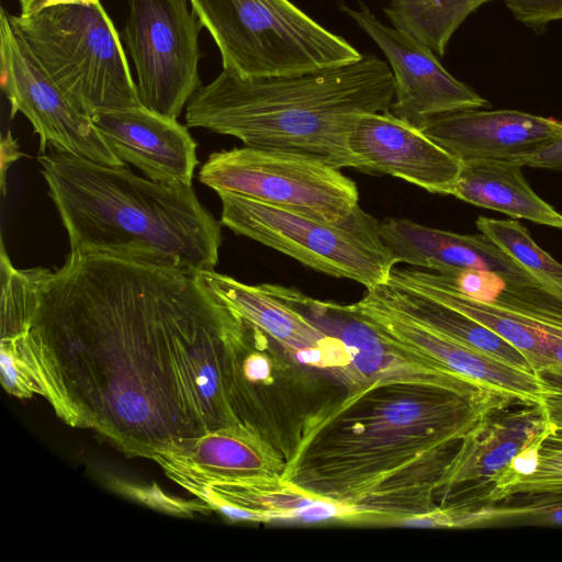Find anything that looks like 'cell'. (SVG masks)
I'll return each mask as SVG.
<instances>
[{"instance_id": "1", "label": "cell", "mask_w": 562, "mask_h": 562, "mask_svg": "<svg viewBox=\"0 0 562 562\" xmlns=\"http://www.w3.org/2000/svg\"><path fill=\"white\" fill-rule=\"evenodd\" d=\"M249 331L196 276L71 251L58 269H18L1 249V334L38 394L130 457L243 423Z\"/></svg>"}, {"instance_id": "2", "label": "cell", "mask_w": 562, "mask_h": 562, "mask_svg": "<svg viewBox=\"0 0 562 562\" xmlns=\"http://www.w3.org/2000/svg\"><path fill=\"white\" fill-rule=\"evenodd\" d=\"M516 401L418 384L349 389L305 418L281 479L356 508L360 524L398 526L438 508L437 491L462 440Z\"/></svg>"}, {"instance_id": "3", "label": "cell", "mask_w": 562, "mask_h": 562, "mask_svg": "<svg viewBox=\"0 0 562 562\" xmlns=\"http://www.w3.org/2000/svg\"><path fill=\"white\" fill-rule=\"evenodd\" d=\"M71 252L196 276L214 270L220 222L193 186H170L65 151L37 158Z\"/></svg>"}, {"instance_id": "4", "label": "cell", "mask_w": 562, "mask_h": 562, "mask_svg": "<svg viewBox=\"0 0 562 562\" xmlns=\"http://www.w3.org/2000/svg\"><path fill=\"white\" fill-rule=\"evenodd\" d=\"M394 93L392 70L373 55L293 75L245 78L223 70L192 95L186 121L245 146L366 172L349 136L362 115L389 112Z\"/></svg>"}, {"instance_id": "5", "label": "cell", "mask_w": 562, "mask_h": 562, "mask_svg": "<svg viewBox=\"0 0 562 562\" xmlns=\"http://www.w3.org/2000/svg\"><path fill=\"white\" fill-rule=\"evenodd\" d=\"M8 18L47 75L90 116L143 105L120 34L100 1Z\"/></svg>"}, {"instance_id": "6", "label": "cell", "mask_w": 562, "mask_h": 562, "mask_svg": "<svg viewBox=\"0 0 562 562\" xmlns=\"http://www.w3.org/2000/svg\"><path fill=\"white\" fill-rule=\"evenodd\" d=\"M189 2L218 47L223 70L239 77L316 71L362 57L289 0Z\"/></svg>"}, {"instance_id": "7", "label": "cell", "mask_w": 562, "mask_h": 562, "mask_svg": "<svg viewBox=\"0 0 562 562\" xmlns=\"http://www.w3.org/2000/svg\"><path fill=\"white\" fill-rule=\"evenodd\" d=\"M221 224L335 278L374 289L387 283L396 262L380 235V222L359 205L329 222L259 200L217 193Z\"/></svg>"}, {"instance_id": "8", "label": "cell", "mask_w": 562, "mask_h": 562, "mask_svg": "<svg viewBox=\"0 0 562 562\" xmlns=\"http://www.w3.org/2000/svg\"><path fill=\"white\" fill-rule=\"evenodd\" d=\"M199 180L233 193L335 222L359 204L357 184L319 159L249 146L212 153Z\"/></svg>"}, {"instance_id": "9", "label": "cell", "mask_w": 562, "mask_h": 562, "mask_svg": "<svg viewBox=\"0 0 562 562\" xmlns=\"http://www.w3.org/2000/svg\"><path fill=\"white\" fill-rule=\"evenodd\" d=\"M189 0H128L123 38L146 109L178 119L201 87L200 19Z\"/></svg>"}, {"instance_id": "10", "label": "cell", "mask_w": 562, "mask_h": 562, "mask_svg": "<svg viewBox=\"0 0 562 562\" xmlns=\"http://www.w3.org/2000/svg\"><path fill=\"white\" fill-rule=\"evenodd\" d=\"M1 87L11 104V119L20 112L40 137V153L49 145L113 167L126 166L103 139L92 117L54 82L13 32L0 9Z\"/></svg>"}, {"instance_id": "11", "label": "cell", "mask_w": 562, "mask_h": 562, "mask_svg": "<svg viewBox=\"0 0 562 562\" xmlns=\"http://www.w3.org/2000/svg\"><path fill=\"white\" fill-rule=\"evenodd\" d=\"M361 317L379 334L403 348L432 360L502 396L542 404L562 389L544 375L521 370L463 346L391 304L378 290L353 303Z\"/></svg>"}, {"instance_id": "12", "label": "cell", "mask_w": 562, "mask_h": 562, "mask_svg": "<svg viewBox=\"0 0 562 562\" xmlns=\"http://www.w3.org/2000/svg\"><path fill=\"white\" fill-rule=\"evenodd\" d=\"M342 9L378 44L391 65L395 80L389 110L392 115L422 128L438 115L490 105L450 75L434 52L407 32L386 26L364 5L359 11Z\"/></svg>"}, {"instance_id": "13", "label": "cell", "mask_w": 562, "mask_h": 562, "mask_svg": "<svg viewBox=\"0 0 562 562\" xmlns=\"http://www.w3.org/2000/svg\"><path fill=\"white\" fill-rule=\"evenodd\" d=\"M151 460L186 490L222 482L277 479L285 467L278 451L246 423L183 440Z\"/></svg>"}, {"instance_id": "14", "label": "cell", "mask_w": 562, "mask_h": 562, "mask_svg": "<svg viewBox=\"0 0 562 562\" xmlns=\"http://www.w3.org/2000/svg\"><path fill=\"white\" fill-rule=\"evenodd\" d=\"M366 172L400 178L436 194L450 195L462 162L420 128L389 112L362 115L349 136Z\"/></svg>"}, {"instance_id": "15", "label": "cell", "mask_w": 562, "mask_h": 562, "mask_svg": "<svg viewBox=\"0 0 562 562\" xmlns=\"http://www.w3.org/2000/svg\"><path fill=\"white\" fill-rule=\"evenodd\" d=\"M420 130L462 164H515L561 136L562 122L517 110L468 109L432 117Z\"/></svg>"}, {"instance_id": "16", "label": "cell", "mask_w": 562, "mask_h": 562, "mask_svg": "<svg viewBox=\"0 0 562 562\" xmlns=\"http://www.w3.org/2000/svg\"><path fill=\"white\" fill-rule=\"evenodd\" d=\"M93 124L111 150L154 181L192 186L198 144L177 119L145 106L99 111Z\"/></svg>"}, {"instance_id": "17", "label": "cell", "mask_w": 562, "mask_h": 562, "mask_svg": "<svg viewBox=\"0 0 562 562\" xmlns=\"http://www.w3.org/2000/svg\"><path fill=\"white\" fill-rule=\"evenodd\" d=\"M196 279L245 323L295 353L301 361L337 372L348 366L349 353L339 338L325 333L262 284H246L215 270L202 271Z\"/></svg>"}, {"instance_id": "18", "label": "cell", "mask_w": 562, "mask_h": 562, "mask_svg": "<svg viewBox=\"0 0 562 562\" xmlns=\"http://www.w3.org/2000/svg\"><path fill=\"white\" fill-rule=\"evenodd\" d=\"M548 429L542 404L516 401L486 417L460 443L436 497L441 505L461 492L483 487Z\"/></svg>"}, {"instance_id": "19", "label": "cell", "mask_w": 562, "mask_h": 562, "mask_svg": "<svg viewBox=\"0 0 562 562\" xmlns=\"http://www.w3.org/2000/svg\"><path fill=\"white\" fill-rule=\"evenodd\" d=\"M380 235L396 265L406 263L430 270H482L496 273L509 283L542 285L482 233L462 235L428 227L408 218L386 217L380 222Z\"/></svg>"}, {"instance_id": "20", "label": "cell", "mask_w": 562, "mask_h": 562, "mask_svg": "<svg viewBox=\"0 0 562 562\" xmlns=\"http://www.w3.org/2000/svg\"><path fill=\"white\" fill-rule=\"evenodd\" d=\"M389 285L409 291L445 304L471 318L517 348L533 372L552 375L557 368L550 360L542 336L502 307L472 299L442 281L432 270L411 267L393 268Z\"/></svg>"}, {"instance_id": "21", "label": "cell", "mask_w": 562, "mask_h": 562, "mask_svg": "<svg viewBox=\"0 0 562 562\" xmlns=\"http://www.w3.org/2000/svg\"><path fill=\"white\" fill-rule=\"evenodd\" d=\"M548 432L539 451V465L527 476L494 482L477 499L501 503L494 516H543L562 508V390L542 403Z\"/></svg>"}, {"instance_id": "22", "label": "cell", "mask_w": 562, "mask_h": 562, "mask_svg": "<svg viewBox=\"0 0 562 562\" xmlns=\"http://www.w3.org/2000/svg\"><path fill=\"white\" fill-rule=\"evenodd\" d=\"M192 488H203L255 514L259 522L340 520L360 524L361 520V514L356 508L310 495L281 477L222 482L187 491Z\"/></svg>"}, {"instance_id": "23", "label": "cell", "mask_w": 562, "mask_h": 562, "mask_svg": "<svg viewBox=\"0 0 562 562\" xmlns=\"http://www.w3.org/2000/svg\"><path fill=\"white\" fill-rule=\"evenodd\" d=\"M450 195L514 218L562 229V214L533 192L517 164L497 160L462 164Z\"/></svg>"}, {"instance_id": "24", "label": "cell", "mask_w": 562, "mask_h": 562, "mask_svg": "<svg viewBox=\"0 0 562 562\" xmlns=\"http://www.w3.org/2000/svg\"><path fill=\"white\" fill-rule=\"evenodd\" d=\"M376 288L391 304L446 337L509 366L533 372L526 357L517 348L473 318L409 291L389 284Z\"/></svg>"}, {"instance_id": "25", "label": "cell", "mask_w": 562, "mask_h": 562, "mask_svg": "<svg viewBox=\"0 0 562 562\" xmlns=\"http://www.w3.org/2000/svg\"><path fill=\"white\" fill-rule=\"evenodd\" d=\"M491 1L494 0H390L384 12L396 29L442 56L460 24Z\"/></svg>"}, {"instance_id": "26", "label": "cell", "mask_w": 562, "mask_h": 562, "mask_svg": "<svg viewBox=\"0 0 562 562\" xmlns=\"http://www.w3.org/2000/svg\"><path fill=\"white\" fill-rule=\"evenodd\" d=\"M490 303L537 330L557 368L553 375L562 370V296L542 285L506 282Z\"/></svg>"}, {"instance_id": "27", "label": "cell", "mask_w": 562, "mask_h": 562, "mask_svg": "<svg viewBox=\"0 0 562 562\" xmlns=\"http://www.w3.org/2000/svg\"><path fill=\"white\" fill-rule=\"evenodd\" d=\"M476 227L528 270L544 288L562 296V265L546 252L516 220L479 217Z\"/></svg>"}, {"instance_id": "28", "label": "cell", "mask_w": 562, "mask_h": 562, "mask_svg": "<svg viewBox=\"0 0 562 562\" xmlns=\"http://www.w3.org/2000/svg\"><path fill=\"white\" fill-rule=\"evenodd\" d=\"M113 490L168 514L191 517L196 513H207L211 508L202 501L184 502L165 494L155 484L153 486L133 485L126 482H113Z\"/></svg>"}, {"instance_id": "29", "label": "cell", "mask_w": 562, "mask_h": 562, "mask_svg": "<svg viewBox=\"0 0 562 562\" xmlns=\"http://www.w3.org/2000/svg\"><path fill=\"white\" fill-rule=\"evenodd\" d=\"M1 381L11 395L26 398L37 394V386L31 370L15 344L1 338Z\"/></svg>"}, {"instance_id": "30", "label": "cell", "mask_w": 562, "mask_h": 562, "mask_svg": "<svg viewBox=\"0 0 562 562\" xmlns=\"http://www.w3.org/2000/svg\"><path fill=\"white\" fill-rule=\"evenodd\" d=\"M514 18L533 30L562 21V0H503Z\"/></svg>"}, {"instance_id": "31", "label": "cell", "mask_w": 562, "mask_h": 562, "mask_svg": "<svg viewBox=\"0 0 562 562\" xmlns=\"http://www.w3.org/2000/svg\"><path fill=\"white\" fill-rule=\"evenodd\" d=\"M515 164L521 167L562 171V135L529 155L519 158Z\"/></svg>"}, {"instance_id": "32", "label": "cell", "mask_w": 562, "mask_h": 562, "mask_svg": "<svg viewBox=\"0 0 562 562\" xmlns=\"http://www.w3.org/2000/svg\"><path fill=\"white\" fill-rule=\"evenodd\" d=\"M271 374V364L268 357L260 351H245L244 360H239L238 381L244 379L248 383L267 382Z\"/></svg>"}, {"instance_id": "33", "label": "cell", "mask_w": 562, "mask_h": 562, "mask_svg": "<svg viewBox=\"0 0 562 562\" xmlns=\"http://www.w3.org/2000/svg\"><path fill=\"white\" fill-rule=\"evenodd\" d=\"M1 191L2 194L5 193V175L9 167L16 161L22 153L20 150L18 140L12 136L10 131L1 138Z\"/></svg>"}, {"instance_id": "34", "label": "cell", "mask_w": 562, "mask_h": 562, "mask_svg": "<svg viewBox=\"0 0 562 562\" xmlns=\"http://www.w3.org/2000/svg\"><path fill=\"white\" fill-rule=\"evenodd\" d=\"M100 0H18L20 5V14L33 15L44 9L69 5V4H82L90 5L99 2Z\"/></svg>"}, {"instance_id": "35", "label": "cell", "mask_w": 562, "mask_h": 562, "mask_svg": "<svg viewBox=\"0 0 562 562\" xmlns=\"http://www.w3.org/2000/svg\"><path fill=\"white\" fill-rule=\"evenodd\" d=\"M553 376L562 380V370L558 371Z\"/></svg>"}]
</instances>
